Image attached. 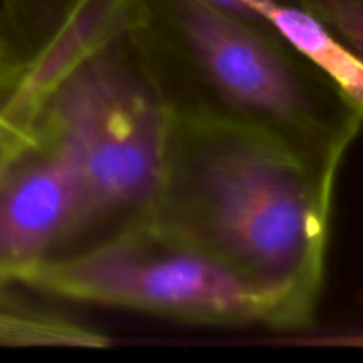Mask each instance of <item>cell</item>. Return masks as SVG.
<instances>
[{"instance_id": "277c9868", "label": "cell", "mask_w": 363, "mask_h": 363, "mask_svg": "<svg viewBox=\"0 0 363 363\" xmlns=\"http://www.w3.org/2000/svg\"><path fill=\"white\" fill-rule=\"evenodd\" d=\"M20 287L194 325L287 332L275 298L151 220L77 254L43 262L23 277Z\"/></svg>"}, {"instance_id": "7c38bea8", "label": "cell", "mask_w": 363, "mask_h": 363, "mask_svg": "<svg viewBox=\"0 0 363 363\" xmlns=\"http://www.w3.org/2000/svg\"><path fill=\"white\" fill-rule=\"evenodd\" d=\"M6 74H11V77H14L13 71H11V67H9V62H7L6 48H4L2 35H0V77H6Z\"/></svg>"}, {"instance_id": "9c48e42d", "label": "cell", "mask_w": 363, "mask_h": 363, "mask_svg": "<svg viewBox=\"0 0 363 363\" xmlns=\"http://www.w3.org/2000/svg\"><path fill=\"white\" fill-rule=\"evenodd\" d=\"M314 14L363 60V0H289Z\"/></svg>"}, {"instance_id": "8992f818", "label": "cell", "mask_w": 363, "mask_h": 363, "mask_svg": "<svg viewBox=\"0 0 363 363\" xmlns=\"http://www.w3.org/2000/svg\"><path fill=\"white\" fill-rule=\"evenodd\" d=\"M78 183L69 160L41 131L30 130L0 163V284L62 254L78 216Z\"/></svg>"}, {"instance_id": "30bf717a", "label": "cell", "mask_w": 363, "mask_h": 363, "mask_svg": "<svg viewBox=\"0 0 363 363\" xmlns=\"http://www.w3.org/2000/svg\"><path fill=\"white\" fill-rule=\"evenodd\" d=\"M21 137H25V135L18 133V131L13 130L7 123H0V163H2V160L6 158L7 152L11 151V147H13Z\"/></svg>"}, {"instance_id": "3957f363", "label": "cell", "mask_w": 363, "mask_h": 363, "mask_svg": "<svg viewBox=\"0 0 363 363\" xmlns=\"http://www.w3.org/2000/svg\"><path fill=\"white\" fill-rule=\"evenodd\" d=\"M32 130L59 145L77 176V223L59 257L151 220L165 181L170 116L126 34L67 77Z\"/></svg>"}, {"instance_id": "6da1fadb", "label": "cell", "mask_w": 363, "mask_h": 363, "mask_svg": "<svg viewBox=\"0 0 363 363\" xmlns=\"http://www.w3.org/2000/svg\"><path fill=\"white\" fill-rule=\"evenodd\" d=\"M333 188L266 135L170 119L151 222L275 298L298 332L312 325L325 282Z\"/></svg>"}, {"instance_id": "52a82bcc", "label": "cell", "mask_w": 363, "mask_h": 363, "mask_svg": "<svg viewBox=\"0 0 363 363\" xmlns=\"http://www.w3.org/2000/svg\"><path fill=\"white\" fill-rule=\"evenodd\" d=\"M262 20L314 62L363 116V60L339 41L314 14L294 2H275Z\"/></svg>"}, {"instance_id": "7a4b0ae2", "label": "cell", "mask_w": 363, "mask_h": 363, "mask_svg": "<svg viewBox=\"0 0 363 363\" xmlns=\"http://www.w3.org/2000/svg\"><path fill=\"white\" fill-rule=\"evenodd\" d=\"M126 39L170 119L257 131L335 184L363 116L272 25L213 0H131Z\"/></svg>"}, {"instance_id": "5b68a950", "label": "cell", "mask_w": 363, "mask_h": 363, "mask_svg": "<svg viewBox=\"0 0 363 363\" xmlns=\"http://www.w3.org/2000/svg\"><path fill=\"white\" fill-rule=\"evenodd\" d=\"M131 0H0V35L14 74L6 121L30 133L53 92L128 30Z\"/></svg>"}, {"instance_id": "ba28073f", "label": "cell", "mask_w": 363, "mask_h": 363, "mask_svg": "<svg viewBox=\"0 0 363 363\" xmlns=\"http://www.w3.org/2000/svg\"><path fill=\"white\" fill-rule=\"evenodd\" d=\"M20 289L0 284V347L99 350L112 344L99 330L41 307Z\"/></svg>"}, {"instance_id": "8fae6325", "label": "cell", "mask_w": 363, "mask_h": 363, "mask_svg": "<svg viewBox=\"0 0 363 363\" xmlns=\"http://www.w3.org/2000/svg\"><path fill=\"white\" fill-rule=\"evenodd\" d=\"M13 89H14V77H11V74L0 77V123H7L6 110H7V105H9V98Z\"/></svg>"}]
</instances>
